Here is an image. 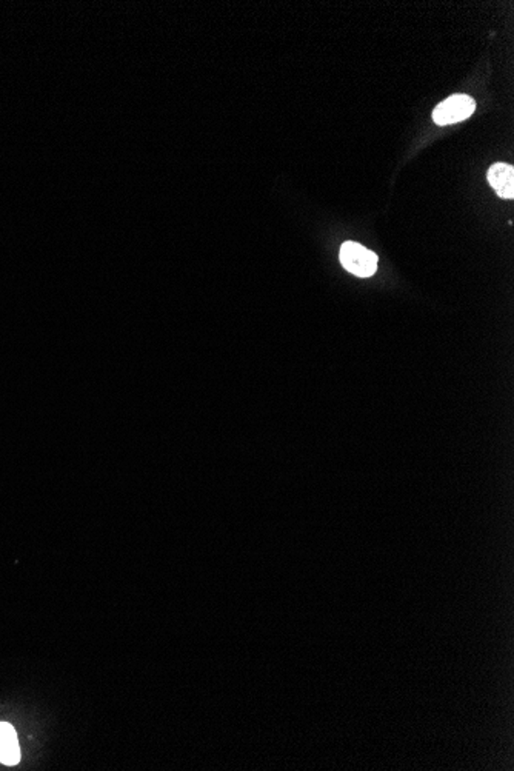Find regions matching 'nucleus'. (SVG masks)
<instances>
[{
  "label": "nucleus",
  "instance_id": "4",
  "mask_svg": "<svg viewBox=\"0 0 514 771\" xmlns=\"http://www.w3.org/2000/svg\"><path fill=\"white\" fill-rule=\"evenodd\" d=\"M20 760L18 733L8 722H0V762L5 766H16Z\"/></svg>",
  "mask_w": 514,
  "mask_h": 771
},
{
  "label": "nucleus",
  "instance_id": "2",
  "mask_svg": "<svg viewBox=\"0 0 514 771\" xmlns=\"http://www.w3.org/2000/svg\"><path fill=\"white\" fill-rule=\"evenodd\" d=\"M476 102L467 94H454L439 103L433 111L436 126H446L469 119L475 113Z\"/></svg>",
  "mask_w": 514,
  "mask_h": 771
},
{
  "label": "nucleus",
  "instance_id": "3",
  "mask_svg": "<svg viewBox=\"0 0 514 771\" xmlns=\"http://www.w3.org/2000/svg\"><path fill=\"white\" fill-rule=\"evenodd\" d=\"M486 179L499 198L509 199V200L514 198L513 165H492L486 173Z\"/></svg>",
  "mask_w": 514,
  "mask_h": 771
},
{
  "label": "nucleus",
  "instance_id": "1",
  "mask_svg": "<svg viewBox=\"0 0 514 771\" xmlns=\"http://www.w3.org/2000/svg\"><path fill=\"white\" fill-rule=\"evenodd\" d=\"M339 261L347 272L357 278H370L378 270V256L351 240L340 247Z\"/></svg>",
  "mask_w": 514,
  "mask_h": 771
}]
</instances>
